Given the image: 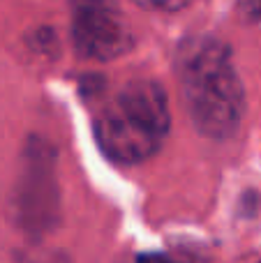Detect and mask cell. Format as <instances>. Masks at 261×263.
<instances>
[{"instance_id": "obj_1", "label": "cell", "mask_w": 261, "mask_h": 263, "mask_svg": "<svg viewBox=\"0 0 261 263\" xmlns=\"http://www.w3.org/2000/svg\"><path fill=\"white\" fill-rule=\"evenodd\" d=\"M176 74L194 127L211 139L238 129L245 116V90L231 51L211 35L190 37L176 55Z\"/></svg>"}, {"instance_id": "obj_2", "label": "cell", "mask_w": 261, "mask_h": 263, "mask_svg": "<svg viewBox=\"0 0 261 263\" xmlns=\"http://www.w3.org/2000/svg\"><path fill=\"white\" fill-rule=\"evenodd\" d=\"M169 125L166 92L160 83L139 79L127 83L95 118V136L114 162L137 164L160 150Z\"/></svg>"}, {"instance_id": "obj_3", "label": "cell", "mask_w": 261, "mask_h": 263, "mask_svg": "<svg viewBox=\"0 0 261 263\" xmlns=\"http://www.w3.org/2000/svg\"><path fill=\"white\" fill-rule=\"evenodd\" d=\"M72 44L83 58L114 60L134 44L116 0H72Z\"/></svg>"}, {"instance_id": "obj_4", "label": "cell", "mask_w": 261, "mask_h": 263, "mask_svg": "<svg viewBox=\"0 0 261 263\" xmlns=\"http://www.w3.org/2000/svg\"><path fill=\"white\" fill-rule=\"evenodd\" d=\"M28 182L21 192V208L28 215L32 227H49L55 208V185H53V157L51 153H42V145L30 153Z\"/></svg>"}, {"instance_id": "obj_5", "label": "cell", "mask_w": 261, "mask_h": 263, "mask_svg": "<svg viewBox=\"0 0 261 263\" xmlns=\"http://www.w3.org/2000/svg\"><path fill=\"white\" fill-rule=\"evenodd\" d=\"M132 263H203V259L190 250H171L157 254H141L132 259Z\"/></svg>"}, {"instance_id": "obj_6", "label": "cell", "mask_w": 261, "mask_h": 263, "mask_svg": "<svg viewBox=\"0 0 261 263\" xmlns=\"http://www.w3.org/2000/svg\"><path fill=\"white\" fill-rule=\"evenodd\" d=\"M143 9H155V12H176L190 5L192 0H134Z\"/></svg>"}, {"instance_id": "obj_7", "label": "cell", "mask_w": 261, "mask_h": 263, "mask_svg": "<svg viewBox=\"0 0 261 263\" xmlns=\"http://www.w3.org/2000/svg\"><path fill=\"white\" fill-rule=\"evenodd\" d=\"M238 9L250 21H261V0H238Z\"/></svg>"}]
</instances>
